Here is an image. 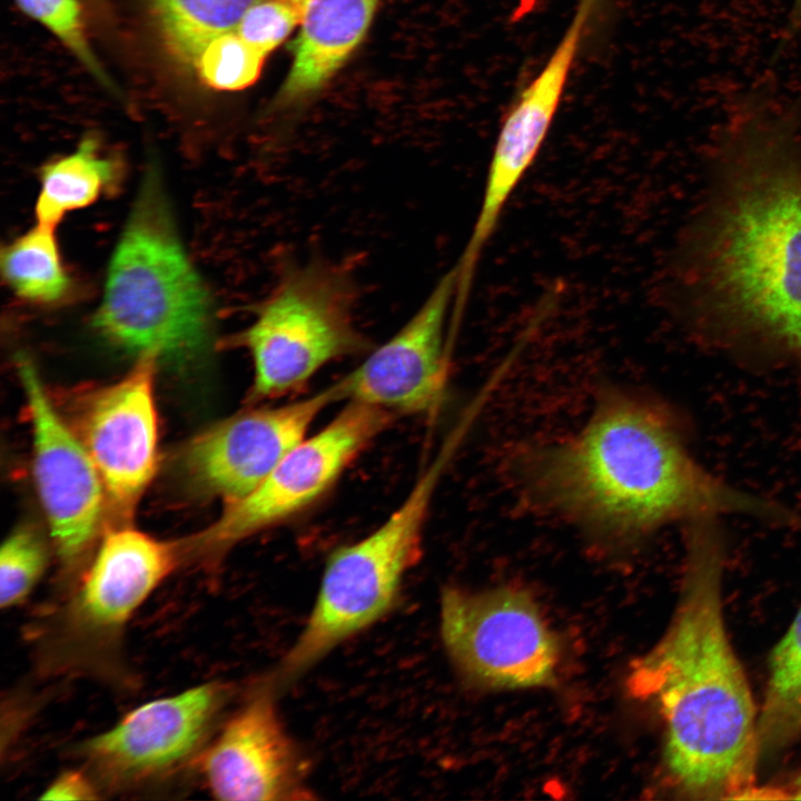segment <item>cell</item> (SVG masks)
<instances>
[{"instance_id": "8992f818", "label": "cell", "mask_w": 801, "mask_h": 801, "mask_svg": "<svg viewBox=\"0 0 801 801\" xmlns=\"http://www.w3.org/2000/svg\"><path fill=\"white\" fill-rule=\"evenodd\" d=\"M444 469L441 461L432 459L382 524L329 555L312 612L269 676L276 688L294 681L394 609L406 573L419 560L425 524Z\"/></svg>"}, {"instance_id": "f1b7e54d", "label": "cell", "mask_w": 801, "mask_h": 801, "mask_svg": "<svg viewBox=\"0 0 801 801\" xmlns=\"http://www.w3.org/2000/svg\"><path fill=\"white\" fill-rule=\"evenodd\" d=\"M789 797H790V799H801V772L795 778Z\"/></svg>"}, {"instance_id": "30bf717a", "label": "cell", "mask_w": 801, "mask_h": 801, "mask_svg": "<svg viewBox=\"0 0 801 801\" xmlns=\"http://www.w3.org/2000/svg\"><path fill=\"white\" fill-rule=\"evenodd\" d=\"M439 630L455 670L471 685L517 690L554 680L558 641L526 590L446 586L441 594Z\"/></svg>"}, {"instance_id": "7402d4cb", "label": "cell", "mask_w": 801, "mask_h": 801, "mask_svg": "<svg viewBox=\"0 0 801 801\" xmlns=\"http://www.w3.org/2000/svg\"><path fill=\"white\" fill-rule=\"evenodd\" d=\"M50 550L33 526H20L0 551V606H18L30 595L49 564Z\"/></svg>"}, {"instance_id": "d6986e66", "label": "cell", "mask_w": 801, "mask_h": 801, "mask_svg": "<svg viewBox=\"0 0 801 801\" xmlns=\"http://www.w3.org/2000/svg\"><path fill=\"white\" fill-rule=\"evenodd\" d=\"M119 172L118 160L103 154L97 139L85 138L73 152L43 168L36 202L38 224L55 227L68 212L91 205Z\"/></svg>"}, {"instance_id": "44dd1931", "label": "cell", "mask_w": 801, "mask_h": 801, "mask_svg": "<svg viewBox=\"0 0 801 801\" xmlns=\"http://www.w3.org/2000/svg\"><path fill=\"white\" fill-rule=\"evenodd\" d=\"M51 226L38 224L1 254V270L11 289L32 303L61 299L70 286Z\"/></svg>"}, {"instance_id": "4316f807", "label": "cell", "mask_w": 801, "mask_h": 801, "mask_svg": "<svg viewBox=\"0 0 801 801\" xmlns=\"http://www.w3.org/2000/svg\"><path fill=\"white\" fill-rule=\"evenodd\" d=\"M801 27V0H793L784 38L790 39Z\"/></svg>"}, {"instance_id": "e0dca14e", "label": "cell", "mask_w": 801, "mask_h": 801, "mask_svg": "<svg viewBox=\"0 0 801 801\" xmlns=\"http://www.w3.org/2000/svg\"><path fill=\"white\" fill-rule=\"evenodd\" d=\"M378 0H306L301 28L291 43L294 61L277 107L318 91L364 39Z\"/></svg>"}, {"instance_id": "6da1fadb", "label": "cell", "mask_w": 801, "mask_h": 801, "mask_svg": "<svg viewBox=\"0 0 801 801\" xmlns=\"http://www.w3.org/2000/svg\"><path fill=\"white\" fill-rule=\"evenodd\" d=\"M800 116L749 98L719 140L678 279L696 326L801 370Z\"/></svg>"}, {"instance_id": "9c48e42d", "label": "cell", "mask_w": 801, "mask_h": 801, "mask_svg": "<svg viewBox=\"0 0 801 801\" xmlns=\"http://www.w3.org/2000/svg\"><path fill=\"white\" fill-rule=\"evenodd\" d=\"M393 414L359 402L305 437L245 497L225 505L207 528L182 542L185 561L214 568L240 542L275 527L319 500L386 427Z\"/></svg>"}, {"instance_id": "5bb4252c", "label": "cell", "mask_w": 801, "mask_h": 801, "mask_svg": "<svg viewBox=\"0 0 801 801\" xmlns=\"http://www.w3.org/2000/svg\"><path fill=\"white\" fill-rule=\"evenodd\" d=\"M337 400L333 384L295 402L237 413L187 445L184 468L200 490L231 504L255 490Z\"/></svg>"}, {"instance_id": "5b68a950", "label": "cell", "mask_w": 801, "mask_h": 801, "mask_svg": "<svg viewBox=\"0 0 801 801\" xmlns=\"http://www.w3.org/2000/svg\"><path fill=\"white\" fill-rule=\"evenodd\" d=\"M95 325L140 355L188 360L209 343L208 294L178 239L159 179H145L109 264Z\"/></svg>"}, {"instance_id": "7c38bea8", "label": "cell", "mask_w": 801, "mask_h": 801, "mask_svg": "<svg viewBox=\"0 0 801 801\" xmlns=\"http://www.w3.org/2000/svg\"><path fill=\"white\" fill-rule=\"evenodd\" d=\"M276 685L264 679L215 732L198 771L211 794L226 801H294L314 795L308 765L275 703Z\"/></svg>"}, {"instance_id": "3957f363", "label": "cell", "mask_w": 801, "mask_h": 801, "mask_svg": "<svg viewBox=\"0 0 801 801\" xmlns=\"http://www.w3.org/2000/svg\"><path fill=\"white\" fill-rule=\"evenodd\" d=\"M524 471L536 497L610 540L724 514L801 525L781 505L713 476L665 412L621 392L606 393L577 435L531 454Z\"/></svg>"}, {"instance_id": "9a60e30c", "label": "cell", "mask_w": 801, "mask_h": 801, "mask_svg": "<svg viewBox=\"0 0 801 801\" xmlns=\"http://www.w3.org/2000/svg\"><path fill=\"white\" fill-rule=\"evenodd\" d=\"M159 355H140L131 370L83 403L80 436L105 486L113 513L129 518L158 464V423L154 397Z\"/></svg>"}, {"instance_id": "cb8c5ba5", "label": "cell", "mask_w": 801, "mask_h": 801, "mask_svg": "<svg viewBox=\"0 0 801 801\" xmlns=\"http://www.w3.org/2000/svg\"><path fill=\"white\" fill-rule=\"evenodd\" d=\"M29 17L49 29L89 71L109 83L89 42L81 0H14Z\"/></svg>"}, {"instance_id": "52a82bcc", "label": "cell", "mask_w": 801, "mask_h": 801, "mask_svg": "<svg viewBox=\"0 0 801 801\" xmlns=\"http://www.w3.org/2000/svg\"><path fill=\"white\" fill-rule=\"evenodd\" d=\"M355 303L345 269L319 259L286 267L238 338L253 360L251 397L283 395L327 364L366 350Z\"/></svg>"}, {"instance_id": "7a4b0ae2", "label": "cell", "mask_w": 801, "mask_h": 801, "mask_svg": "<svg viewBox=\"0 0 801 801\" xmlns=\"http://www.w3.org/2000/svg\"><path fill=\"white\" fill-rule=\"evenodd\" d=\"M715 521L688 523L680 603L627 686L663 718L664 761L679 792L695 800L748 799L761 756L759 711L725 626L724 548Z\"/></svg>"}, {"instance_id": "ffe728a7", "label": "cell", "mask_w": 801, "mask_h": 801, "mask_svg": "<svg viewBox=\"0 0 801 801\" xmlns=\"http://www.w3.org/2000/svg\"><path fill=\"white\" fill-rule=\"evenodd\" d=\"M801 733V606L775 645L759 710V744L762 755L782 750Z\"/></svg>"}, {"instance_id": "ac0fdd59", "label": "cell", "mask_w": 801, "mask_h": 801, "mask_svg": "<svg viewBox=\"0 0 801 801\" xmlns=\"http://www.w3.org/2000/svg\"><path fill=\"white\" fill-rule=\"evenodd\" d=\"M261 0H145L161 48L180 69L195 72L197 59L216 37L235 31Z\"/></svg>"}, {"instance_id": "8fae6325", "label": "cell", "mask_w": 801, "mask_h": 801, "mask_svg": "<svg viewBox=\"0 0 801 801\" xmlns=\"http://www.w3.org/2000/svg\"><path fill=\"white\" fill-rule=\"evenodd\" d=\"M18 365L31 418L34 483L60 562V595L95 554L107 497L92 458L52 407L33 365L27 358Z\"/></svg>"}, {"instance_id": "4fadbf2b", "label": "cell", "mask_w": 801, "mask_h": 801, "mask_svg": "<svg viewBox=\"0 0 801 801\" xmlns=\"http://www.w3.org/2000/svg\"><path fill=\"white\" fill-rule=\"evenodd\" d=\"M457 280L455 266L395 335L335 383L340 400L393 415L427 414L438 406L449 360L446 324L452 320Z\"/></svg>"}, {"instance_id": "277c9868", "label": "cell", "mask_w": 801, "mask_h": 801, "mask_svg": "<svg viewBox=\"0 0 801 801\" xmlns=\"http://www.w3.org/2000/svg\"><path fill=\"white\" fill-rule=\"evenodd\" d=\"M182 563L181 542L128 525L110 527L73 586L49 599L27 624L37 674L135 689L138 676L126 649L129 622Z\"/></svg>"}, {"instance_id": "83f0119b", "label": "cell", "mask_w": 801, "mask_h": 801, "mask_svg": "<svg viewBox=\"0 0 801 801\" xmlns=\"http://www.w3.org/2000/svg\"><path fill=\"white\" fill-rule=\"evenodd\" d=\"M85 7L87 8V11L89 12V9L92 10L93 13H100L106 10V2L107 0H81Z\"/></svg>"}, {"instance_id": "d4e9b609", "label": "cell", "mask_w": 801, "mask_h": 801, "mask_svg": "<svg viewBox=\"0 0 801 801\" xmlns=\"http://www.w3.org/2000/svg\"><path fill=\"white\" fill-rule=\"evenodd\" d=\"M306 0H261L251 6L236 31L268 56L301 23Z\"/></svg>"}, {"instance_id": "603a6c76", "label": "cell", "mask_w": 801, "mask_h": 801, "mask_svg": "<svg viewBox=\"0 0 801 801\" xmlns=\"http://www.w3.org/2000/svg\"><path fill=\"white\" fill-rule=\"evenodd\" d=\"M266 57L235 30L214 38L204 48L195 73L209 88L243 90L259 78Z\"/></svg>"}, {"instance_id": "2e32d148", "label": "cell", "mask_w": 801, "mask_h": 801, "mask_svg": "<svg viewBox=\"0 0 801 801\" xmlns=\"http://www.w3.org/2000/svg\"><path fill=\"white\" fill-rule=\"evenodd\" d=\"M595 1L580 0L571 23L538 73L520 91L501 125L472 237L457 267L464 284L472 276L503 208L536 158L552 126Z\"/></svg>"}, {"instance_id": "484cf974", "label": "cell", "mask_w": 801, "mask_h": 801, "mask_svg": "<svg viewBox=\"0 0 801 801\" xmlns=\"http://www.w3.org/2000/svg\"><path fill=\"white\" fill-rule=\"evenodd\" d=\"M44 800H97L102 794L83 769L67 770L59 774L43 791L40 797Z\"/></svg>"}, {"instance_id": "ba28073f", "label": "cell", "mask_w": 801, "mask_h": 801, "mask_svg": "<svg viewBox=\"0 0 801 801\" xmlns=\"http://www.w3.org/2000/svg\"><path fill=\"white\" fill-rule=\"evenodd\" d=\"M235 686L209 681L147 702L75 748L102 795L161 791L199 767Z\"/></svg>"}]
</instances>
